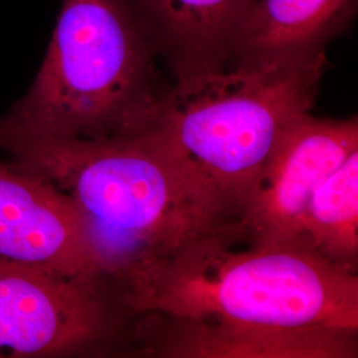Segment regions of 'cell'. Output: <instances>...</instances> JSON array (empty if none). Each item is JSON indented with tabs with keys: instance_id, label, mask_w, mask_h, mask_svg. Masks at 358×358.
Wrapping results in <instances>:
<instances>
[{
	"instance_id": "cell-1",
	"label": "cell",
	"mask_w": 358,
	"mask_h": 358,
	"mask_svg": "<svg viewBox=\"0 0 358 358\" xmlns=\"http://www.w3.org/2000/svg\"><path fill=\"white\" fill-rule=\"evenodd\" d=\"M0 152L75 203L113 282L207 236L239 241L236 211L158 128L103 141L0 136Z\"/></svg>"
},
{
	"instance_id": "cell-2",
	"label": "cell",
	"mask_w": 358,
	"mask_h": 358,
	"mask_svg": "<svg viewBox=\"0 0 358 358\" xmlns=\"http://www.w3.org/2000/svg\"><path fill=\"white\" fill-rule=\"evenodd\" d=\"M211 235L142 262L115 284L129 317L164 313L272 328L358 331V278L300 239L235 250Z\"/></svg>"
},
{
	"instance_id": "cell-3",
	"label": "cell",
	"mask_w": 358,
	"mask_h": 358,
	"mask_svg": "<svg viewBox=\"0 0 358 358\" xmlns=\"http://www.w3.org/2000/svg\"><path fill=\"white\" fill-rule=\"evenodd\" d=\"M134 0H63L45 59L0 136L103 141L157 128L170 88Z\"/></svg>"
},
{
	"instance_id": "cell-4",
	"label": "cell",
	"mask_w": 358,
	"mask_h": 358,
	"mask_svg": "<svg viewBox=\"0 0 358 358\" xmlns=\"http://www.w3.org/2000/svg\"><path fill=\"white\" fill-rule=\"evenodd\" d=\"M324 51L255 63L176 83L157 128L236 211L288 128L309 113Z\"/></svg>"
},
{
	"instance_id": "cell-5",
	"label": "cell",
	"mask_w": 358,
	"mask_h": 358,
	"mask_svg": "<svg viewBox=\"0 0 358 358\" xmlns=\"http://www.w3.org/2000/svg\"><path fill=\"white\" fill-rule=\"evenodd\" d=\"M130 317L115 282L0 257V358L118 356Z\"/></svg>"
},
{
	"instance_id": "cell-6",
	"label": "cell",
	"mask_w": 358,
	"mask_h": 358,
	"mask_svg": "<svg viewBox=\"0 0 358 358\" xmlns=\"http://www.w3.org/2000/svg\"><path fill=\"white\" fill-rule=\"evenodd\" d=\"M358 150V121L306 113L285 131L254 179L238 219L239 242L250 245L294 243L321 182Z\"/></svg>"
},
{
	"instance_id": "cell-7",
	"label": "cell",
	"mask_w": 358,
	"mask_h": 358,
	"mask_svg": "<svg viewBox=\"0 0 358 358\" xmlns=\"http://www.w3.org/2000/svg\"><path fill=\"white\" fill-rule=\"evenodd\" d=\"M127 352L170 358H353L358 356L357 332L141 313L129 321Z\"/></svg>"
},
{
	"instance_id": "cell-8",
	"label": "cell",
	"mask_w": 358,
	"mask_h": 358,
	"mask_svg": "<svg viewBox=\"0 0 358 358\" xmlns=\"http://www.w3.org/2000/svg\"><path fill=\"white\" fill-rule=\"evenodd\" d=\"M0 257L43 271L106 278L75 203L8 161H0Z\"/></svg>"
},
{
	"instance_id": "cell-9",
	"label": "cell",
	"mask_w": 358,
	"mask_h": 358,
	"mask_svg": "<svg viewBox=\"0 0 358 358\" xmlns=\"http://www.w3.org/2000/svg\"><path fill=\"white\" fill-rule=\"evenodd\" d=\"M254 0H134L157 51L176 83L211 75L230 64L238 27Z\"/></svg>"
},
{
	"instance_id": "cell-10",
	"label": "cell",
	"mask_w": 358,
	"mask_h": 358,
	"mask_svg": "<svg viewBox=\"0 0 358 358\" xmlns=\"http://www.w3.org/2000/svg\"><path fill=\"white\" fill-rule=\"evenodd\" d=\"M356 0H254L238 27L230 64L324 51Z\"/></svg>"
},
{
	"instance_id": "cell-11",
	"label": "cell",
	"mask_w": 358,
	"mask_h": 358,
	"mask_svg": "<svg viewBox=\"0 0 358 358\" xmlns=\"http://www.w3.org/2000/svg\"><path fill=\"white\" fill-rule=\"evenodd\" d=\"M301 239L334 264L357 271L358 150L312 194Z\"/></svg>"
}]
</instances>
